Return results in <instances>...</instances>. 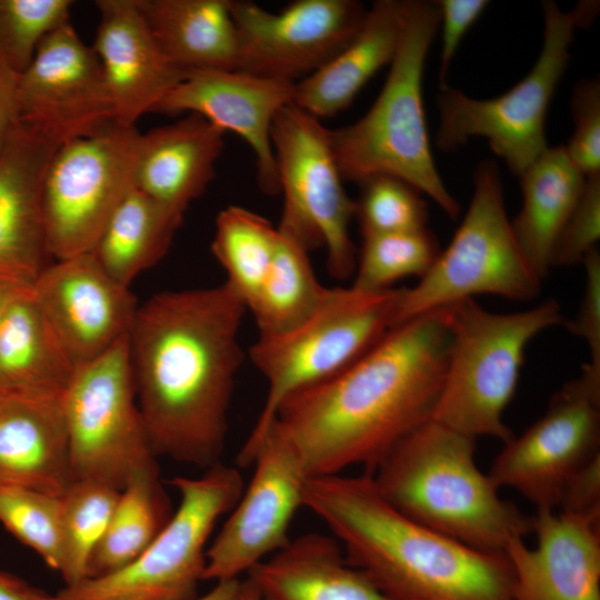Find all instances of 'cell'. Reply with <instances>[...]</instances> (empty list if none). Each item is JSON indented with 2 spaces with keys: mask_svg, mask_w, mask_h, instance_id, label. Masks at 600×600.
Listing matches in <instances>:
<instances>
[{
  "mask_svg": "<svg viewBox=\"0 0 600 600\" xmlns=\"http://www.w3.org/2000/svg\"><path fill=\"white\" fill-rule=\"evenodd\" d=\"M62 397L0 391V488L63 496L72 479Z\"/></svg>",
  "mask_w": 600,
  "mask_h": 600,
  "instance_id": "cell-23",
  "label": "cell"
},
{
  "mask_svg": "<svg viewBox=\"0 0 600 600\" xmlns=\"http://www.w3.org/2000/svg\"><path fill=\"white\" fill-rule=\"evenodd\" d=\"M252 478L208 547L203 580L240 579L283 548L310 478L294 444L272 426L254 452Z\"/></svg>",
  "mask_w": 600,
  "mask_h": 600,
  "instance_id": "cell-15",
  "label": "cell"
},
{
  "mask_svg": "<svg viewBox=\"0 0 600 600\" xmlns=\"http://www.w3.org/2000/svg\"><path fill=\"white\" fill-rule=\"evenodd\" d=\"M172 513L158 468L132 477L120 490L87 578L113 572L134 560L161 532Z\"/></svg>",
  "mask_w": 600,
  "mask_h": 600,
  "instance_id": "cell-31",
  "label": "cell"
},
{
  "mask_svg": "<svg viewBox=\"0 0 600 600\" xmlns=\"http://www.w3.org/2000/svg\"><path fill=\"white\" fill-rule=\"evenodd\" d=\"M238 600H259L254 587L247 578L241 579Z\"/></svg>",
  "mask_w": 600,
  "mask_h": 600,
  "instance_id": "cell-48",
  "label": "cell"
},
{
  "mask_svg": "<svg viewBox=\"0 0 600 600\" xmlns=\"http://www.w3.org/2000/svg\"><path fill=\"white\" fill-rule=\"evenodd\" d=\"M240 582L241 579L218 581L210 591L192 600H238Z\"/></svg>",
  "mask_w": 600,
  "mask_h": 600,
  "instance_id": "cell-47",
  "label": "cell"
},
{
  "mask_svg": "<svg viewBox=\"0 0 600 600\" xmlns=\"http://www.w3.org/2000/svg\"><path fill=\"white\" fill-rule=\"evenodd\" d=\"M158 44L180 68L237 70L229 0H136Z\"/></svg>",
  "mask_w": 600,
  "mask_h": 600,
  "instance_id": "cell-27",
  "label": "cell"
},
{
  "mask_svg": "<svg viewBox=\"0 0 600 600\" xmlns=\"http://www.w3.org/2000/svg\"><path fill=\"white\" fill-rule=\"evenodd\" d=\"M259 600H394L346 558L332 536L304 533L246 577Z\"/></svg>",
  "mask_w": 600,
  "mask_h": 600,
  "instance_id": "cell-25",
  "label": "cell"
},
{
  "mask_svg": "<svg viewBox=\"0 0 600 600\" xmlns=\"http://www.w3.org/2000/svg\"><path fill=\"white\" fill-rule=\"evenodd\" d=\"M0 523L44 563L60 571L62 564V500L42 491L0 488Z\"/></svg>",
  "mask_w": 600,
  "mask_h": 600,
  "instance_id": "cell-36",
  "label": "cell"
},
{
  "mask_svg": "<svg viewBox=\"0 0 600 600\" xmlns=\"http://www.w3.org/2000/svg\"><path fill=\"white\" fill-rule=\"evenodd\" d=\"M403 289L329 288L321 304L302 323L282 334L258 338L249 357L267 380L268 393L237 456L238 466H251L278 408L289 396L344 370L397 324Z\"/></svg>",
  "mask_w": 600,
  "mask_h": 600,
  "instance_id": "cell-7",
  "label": "cell"
},
{
  "mask_svg": "<svg viewBox=\"0 0 600 600\" xmlns=\"http://www.w3.org/2000/svg\"><path fill=\"white\" fill-rule=\"evenodd\" d=\"M74 370L32 288L20 294L0 322V391L63 396Z\"/></svg>",
  "mask_w": 600,
  "mask_h": 600,
  "instance_id": "cell-29",
  "label": "cell"
},
{
  "mask_svg": "<svg viewBox=\"0 0 600 600\" xmlns=\"http://www.w3.org/2000/svg\"><path fill=\"white\" fill-rule=\"evenodd\" d=\"M278 242V228L249 209L229 206L217 216L211 250L226 271L224 282L247 309L270 270Z\"/></svg>",
  "mask_w": 600,
  "mask_h": 600,
  "instance_id": "cell-33",
  "label": "cell"
},
{
  "mask_svg": "<svg viewBox=\"0 0 600 600\" xmlns=\"http://www.w3.org/2000/svg\"><path fill=\"white\" fill-rule=\"evenodd\" d=\"M403 0H378L352 40L319 70L296 83L293 104L317 119L348 108L361 89L390 64L399 43Z\"/></svg>",
  "mask_w": 600,
  "mask_h": 600,
  "instance_id": "cell-26",
  "label": "cell"
},
{
  "mask_svg": "<svg viewBox=\"0 0 600 600\" xmlns=\"http://www.w3.org/2000/svg\"><path fill=\"white\" fill-rule=\"evenodd\" d=\"M271 141L283 194L277 228L309 251L324 247L329 273L350 278L358 257L349 231L356 202L343 187L330 129L291 103L277 114Z\"/></svg>",
  "mask_w": 600,
  "mask_h": 600,
  "instance_id": "cell-12",
  "label": "cell"
},
{
  "mask_svg": "<svg viewBox=\"0 0 600 600\" xmlns=\"http://www.w3.org/2000/svg\"><path fill=\"white\" fill-rule=\"evenodd\" d=\"M584 266L586 280L582 299L574 319L563 326L583 340L590 352L587 364L600 371V253L591 250L581 262Z\"/></svg>",
  "mask_w": 600,
  "mask_h": 600,
  "instance_id": "cell-41",
  "label": "cell"
},
{
  "mask_svg": "<svg viewBox=\"0 0 600 600\" xmlns=\"http://www.w3.org/2000/svg\"><path fill=\"white\" fill-rule=\"evenodd\" d=\"M14 93L18 119L61 143L114 121L99 59L70 21L43 39Z\"/></svg>",
  "mask_w": 600,
  "mask_h": 600,
  "instance_id": "cell-17",
  "label": "cell"
},
{
  "mask_svg": "<svg viewBox=\"0 0 600 600\" xmlns=\"http://www.w3.org/2000/svg\"><path fill=\"white\" fill-rule=\"evenodd\" d=\"M128 336L78 367L63 393L72 480L121 490L136 474L158 468L137 401Z\"/></svg>",
  "mask_w": 600,
  "mask_h": 600,
  "instance_id": "cell-11",
  "label": "cell"
},
{
  "mask_svg": "<svg viewBox=\"0 0 600 600\" xmlns=\"http://www.w3.org/2000/svg\"><path fill=\"white\" fill-rule=\"evenodd\" d=\"M294 87L240 70H189L153 112L197 113L224 133L240 136L254 154L261 189L278 193L271 130L280 110L293 103Z\"/></svg>",
  "mask_w": 600,
  "mask_h": 600,
  "instance_id": "cell-19",
  "label": "cell"
},
{
  "mask_svg": "<svg viewBox=\"0 0 600 600\" xmlns=\"http://www.w3.org/2000/svg\"><path fill=\"white\" fill-rule=\"evenodd\" d=\"M224 132L197 113L141 133L132 186L184 214L214 177Z\"/></svg>",
  "mask_w": 600,
  "mask_h": 600,
  "instance_id": "cell-24",
  "label": "cell"
},
{
  "mask_svg": "<svg viewBox=\"0 0 600 600\" xmlns=\"http://www.w3.org/2000/svg\"><path fill=\"white\" fill-rule=\"evenodd\" d=\"M449 343L432 420L477 440L509 441L503 413L517 390L524 351L541 331L567 321L548 299L512 313L486 310L473 299L447 307Z\"/></svg>",
  "mask_w": 600,
  "mask_h": 600,
  "instance_id": "cell-6",
  "label": "cell"
},
{
  "mask_svg": "<svg viewBox=\"0 0 600 600\" xmlns=\"http://www.w3.org/2000/svg\"><path fill=\"white\" fill-rule=\"evenodd\" d=\"M398 511L477 549L503 552L533 530V516L501 498L476 462V439L432 419L400 440L370 472Z\"/></svg>",
  "mask_w": 600,
  "mask_h": 600,
  "instance_id": "cell-4",
  "label": "cell"
},
{
  "mask_svg": "<svg viewBox=\"0 0 600 600\" xmlns=\"http://www.w3.org/2000/svg\"><path fill=\"white\" fill-rule=\"evenodd\" d=\"M439 22L437 1L403 0L399 43L381 91L363 117L330 130V139L343 180L360 184L378 176L398 178L457 219L460 207L437 170L422 98Z\"/></svg>",
  "mask_w": 600,
  "mask_h": 600,
  "instance_id": "cell-5",
  "label": "cell"
},
{
  "mask_svg": "<svg viewBox=\"0 0 600 600\" xmlns=\"http://www.w3.org/2000/svg\"><path fill=\"white\" fill-rule=\"evenodd\" d=\"M541 282L513 236L499 168L484 160L473 173L472 197L459 228L418 283L403 289L396 323L477 294L530 301Z\"/></svg>",
  "mask_w": 600,
  "mask_h": 600,
  "instance_id": "cell-10",
  "label": "cell"
},
{
  "mask_svg": "<svg viewBox=\"0 0 600 600\" xmlns=\"http://www.w3.org/2000/svg\"><path fill=\"white\" fill-rule=\"evenodd\" d=\"M14 84L16 80L0 68V156L19 121Z\"/></svg>",
  "mask_w": 600,
  "mask_h": 600,
  "instance_id": "cell-44",
  "label": "cell"
},
{
  "mask_svg": "<svg viewBox=\"0 0 600 600\" xmlns=\"http://www.w3.org/2000/svg\"><path fill=\"white\" fill-rule=\"evenodd\" d=\"M557 510L600 516V456L568 482Z\"/></svg>",
  "mask_w": 600,
  "mask_h": 600,
  "instance_id": "cell-43",
  "label": "cell"
},
{
  "mask_svg": "<svg viewBox=\"0 0 600 600\" xmlns=\"http://www.w3.org/2000/svg\"><path fill=\"white\" fill-rule=\"evenodd\" d=\"M183 214L133 186L117 206L90 253L118 283L130 287L168 252Z\"/></svg>",
  "mask_w": 600,
  "mask_h": 600,
  "instance_id": "cell-30",
  "label": "cell"
},
{
  "mask_svg": "<svg viewBox=\"0 0 600 600\" xmlns=\"http://www.w3.org/2000/svg\"><path fill=\"white\" fill-rule=\"evenodd\" d=\"M308 253L301 243L279 231L270 270L248 309L254 318L259 337L290 331L307 320L323 301L329 288L317 279Z\"/></svg>",
  "mask_w": 600,
  "mask_h": 600,
  "instance_id": "cell-32",
  "label": "cell"
},
{
  "mask_svg": "<svg viewBox=\"0 0 600 600\" xmlns=\"http://www.w3.org/2000/svg\"><path fill=\"white\" fill-rule=\"evenodd\" d=\"M70 0H0V68L14 80L43 39L69 21Z\"/></svg>",
  "mask_w": 600,
  "mask_h": 600,
  "instance_id": "cell-37",
  "label": "cell"
},
{
  "mask_svg": "<svg viewBox=\"0 0 600 600\" xmlns=\"http://www.w3.org/2000/svg\"><path fill=\"white\" fill-rule=\"evenodd\" d=\"M522 207L511 221L526 260L543 280L551 268L557 238L577 203L586 177L576 168L564 146L548 147L519 177Z\"/></svg>",
  "mask_w": 600,
  "mask_h": 600,
  "instance_id": "cell-28",
  "label": "cell"
},
{
  "mask_svg": "<svg viewBox=\"0 0 600 600\" xmlns=\"http://www.w3.org/2000/svg\"><path fill=\"white\" fill-rule=\"evenodd\" d=\"M238 37L237 70L299 82L338 54L357 34L367 8L357 0H297L272 12L229 0Z\"/></svg>",
  "mask_w": 600,
  "mask_h": 600,
  "instance_id": "cell-16",
  "label": "cell"
},
{
  "mask_svg": "<svg viewBox=\"0 0 600 600\" xmlns=\"http://www.w3.org/2000/svg\"><path fill=\"white\" fill-rule=\"evenodd\" d=\"M303 507L347 560L394 600H516L503 552L473 548L410 519L380 494L369 472L310 477Z\"/></svg>",
  "mask_w": 600,
  "mask_h": 600,
  "instance_id": "cell-3",
  "label": "cell"
},
{
  "mask_svg": "<svg viewBox=\"0 0 600 600\" xmlns=\"http://www.w3.org/2000/svg\"><path fill=\"white\" fill-rule=\"evenodd\" d=\"M574 130L564 146L568 157L584 176L600 173V82L599 78L577 83L570 100Z\"/></svg>",
  "mask_w": 600,
  "mask_h": 600,
  "instance_id": "cell-40",
  "label": "cell"
},
{
  "mask_svg": "<svg viewBox=\"0 0 600 600\" xmlns=\"http://www.w3.org/2000/svg\"><path fill=\"white\" fill-rule=\"evenodd\" d=\"M32 293L74 369L127 337L138 309L130 289L108 276L90 252L49 263Z\"/></svg>",
  "mask_w": 600,
  "mask_h": 600,
  "instance_id": "cell-18",
  "label": "cell"
},
{
  "mask_svg": "<svg viewBox=\"0 0 600 600\" xmlns=\"http://www.w3.org/2000/svg\"><path fill=\"white\" fill-rule=\"evenodd\" d=\"M60 144L19 120L0 156V272L34 282L49 264L41 190Z\"/></svg>",
  "mask_w": 600,
  "mask_h": 600,
  "instance_id": "cell-22",
  "label": "cell"
},
{
  "mask_svg": "<svg viewBox=\"0 0 600 600\" xmlns=\"http://www.w3.org/2000/svg\"><path fill=\"white\" fill-rule=\"evenodd\" d=\"M141 132L110 121L61 143L42 181L41 207L49 253L56 260L88 253L132 187Z\"/></svg>",
  "mask_w": 600,
  "mask_h": 600,
  "instance_id": "cell-13",
  "label": "cell"
},
{
  "mask_svg": "<svg viewBox=\"0 0 600 600\" xmlns=\"http://www.w3.org/2000/svg\"><path fill=\"white\" fill-rule=\"evenodd\" d=\"M179 503L156 539L127 566L64 586L54 600H192L203 580L209 538L239 500L238 468L218 462L199 477L177 476Z\"/></svg>",
  "mask_w": 600,
  "mask_h": 600,
  "instance_id": "cell-9",
  "label": "cell"
},
{
  "mask_svg": "<svg viewBox=\"0 0 600 600\" xmlns=\"http://www.w3.org/2000/svg\"><path fill=\"white\" fill-rule=\"evenodd\" d=\"M0 600H54L53 594L0 570Z\"/></svg>",
  "mask_w": 600,
  "mask_h": 600,
  "instance_id": "cell-45",
  "label": "cell"
},
{
  "mask_svg": "<svg viewBox=\"0 0 600 600\" xmlns=\"http://www.w3.org/2000/svg\"><path fill=\"white\" fill-rule=\"evenodd\" d=\"M34 282L24 278L0 272V322L10 304Z\"/></svg>",
  "mask_w": 600,
  "mask_h": 600,
  "instance_id": "cell-46",
  "label": "cell"
},
{
  "mask_svg": "<svg viewBox=\"0 0 600 600\" xmlns=\"http://www.w3.org/2000/svg\"><path fill=\"white\" fill-rule=\"evenodd\" d=\"M600 371L587 363L564 383L546 412L503 443L489 474L538 510H557L566 486L600 456Z\"/></svg>",
  "mask_w": 600,
  "mask_h": 600,
  "instance_id": "cell-14",
  "label": "cell"
},
{
  "mask_svg": "<svg viewBox=\"0 0 600 600\" xmlns=\"http://www.w3.org/2000/svg\"><path fill=\"white\" fill-rule=\"evenodd\" d=\"M356 202L361 236L426 229L427 204L411 184L389 176L372 177L360 183Z\"/></svg>",
  "mask_w": 600,
  "mask_h": 600,
  "instance_id": "cell-38",
  "label": "cell"
},
{
  "mask_svg": "<svg viewBox=\"0 0 600 600\" xmlns=\"http://www.w3.org/2000/svg\"><path fill=\"white\" fill-rule=\"evenodd\" d=\"M439 252L437 240L427 228L363 236L351 286L380 291L406 277L421 278Z\"/></svg>",
  "mask_w": 600,
  "mask_h": 600,
  "instance_id": "cell-35",
  "label": "cell"
},
{
  "mask_svg": "<svg viewBox=\"0 0 600 600\" xmlns=\"http://www.w3.org/2000/svg\"><path fill=\"white\" fill-rule=\"evenodd\" d=\"M600 239V173L586 177L582 192L564 222L551 254V267L581 263Z\"/></svg>",
  "mask_w": 600,
  "mask_h": 600,
  "instance_id": "cell-39",
  "label": "cell"
},
{
  "mask_svg": "<svg viewBox=\"0 0 600 600\" xmlns=\"http://www.w3.org/2000/svg\"><path fill=\"white\" fill-rule=\"evenodd\" d=\"M448 343L447 307L403 321L344 370L289 396L272 426L294 444L310 477L353 466L370 473L432 418Z\"/></svg>",
  "mask_w": 600,
  "mask_h": 600,
  "instance_id": "cell-2",
  "label": "cell"
},
{
  "mask_svg": "<svg viewBox=\"0 0 600 600\" xmlns=\"http://www.w3.org/2000/svg\"><path fill=\"white\" fill-rule=\"evenodd\" d=\"M441 52L439 66L440 88L447 86V74L456 52L471 26L489 4L487 0H440Z\"/></svg>",
  "mask_w": 600,
  "mask_h": 600,
  "instance_id": "cell-42",
  "label": "cell"
},
{
  "mask_svg": "<svg viewBox=\"0 0 600 600\" xmlns=\"http://www.w3.org/2000/svg\"><path fill=\"white\" fill-rule=\"evenodd\" d=\"M96 52L113 108L114 121L134 126L153 112L187 70L162 51L136 0H98Z\"/></svg>",
  "mask_w": 600,
  "mask_h": 600,
  "instance_id": "cell-21",
  "label": "cell"
},
{
  "mask_svg": "<svg viewBox=\"0 0 600 600\" xmlns=\"http://www.w3.org/2000/svg\"><path fill=\"white\" fill-rule=\"evenodd\" d=\"M247 311L226 282L163 291L138 306L130 361L157 457L203 469L221 462Z\"/></svg>",
  "mask_w": 600,
  "mask_h": 600,
  "instance_id": "cell-1",
  "label": "cell"
},
{
  "mask_svg": "<svg viewBox=\"0 0 600 600\" xmlns=\"http://www.w3.org/2000/svg\"><path fill=\"white\" fill-rule=\"evenodd\" d=\"M532 532L504 550L516 600H600V516L538 510Z\"/></svg>",
  "mask_w": 600,
  "mask_h": 600,
  "instance_id": "cell-20",
  "label": "cell"
},
{
  "mask_svg": "<svg viewBox=\"0 0 600 600\" xmlns=\"http://www.w3.org/2000/svg\"><path fill=\"white\" fill-rule=\"evenodd\" d=\"M599 4L582 1L571 11L542 2L543 41L529 73L507 92L476 99L448 86L440 88L437 146L451 151L470 138H484L512 174L521 173L548 148L546 117L570 60L576 30L588 27Z\"/></svg>",
  "mask_w": 600,
  "mask_h": 600,
  "instance_id": "cell-8",
  "label": "cell"
},
{
  "mask_svg": "<svg viewBox=\"0 0 600 600\" xmlns=\"http://www.w3.org/2000/svg\"><path fill=\"white\" fill-rule=\"evenodd\" d=\"M120 489L96 480H72L62 500V564L66 586L88 577Z\"/></svg>",
  "mask_w": 600,
  "mask_h": 600,
  "instance_id": "cell-34",
  "label": "cell"
}]
</instances>
